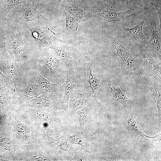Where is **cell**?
I'll return each instance as SVG.
<instances>
[{
  "label": "cell",
  "instance_id": "6da1fadb",
  "mask_svg": "<svg viewBox=\"0 0 161 161\" xmlns=\"http://www.w3.org/2000/svg\"><path fill=\"white\" fill-rule=\"evenodd\" d=\"M5 44L8 53L13 55L14 63L23 73L28 64V59L23 40V32L16 20L15 14L9 12L4 18Z\"/></svg>",
  "mask_w": 161,
  "mask_h": 161
},
{
  "label": "cell",
  "instance_id": "7a4b0ae2",
  "mask_svg": "<svg viewBox=\"0 0 161 161\" xmlns=\"http://www.w3.org/2000/svg\"><path fill=\"white\" fill-rule=\"evenodd\" d=\"M0 72L13 83L15 91L26 86L28 83V78L16 66L6 47L0 52Z\"/></svg>",
  "mask_w": 161,
  "mask_h": 161
},
{
  "label": "cell",
  "instance_id": "3957f363",
  "mask_svg": "<svg viewBox=\"0 0 161 161\" xmlns=\"http://www.w3.org/2000/svg\"><path fill=\"white\" fill-rule=\"evenodd\" d=\"M25 76L34 81L41 88L44 94L63 107L61 87L44 78L35 67L29 66L24 72Z\"/></svg>",
  "mask_w": 161,
  "mask_h": 161
},
{
  "label": "cell",
  "instance_id": "277c9868",
  "mask_svg": "<svg viewBox=\"0 0 161 161\" xmlns=\"http://www.w3.org/2000/svg\"><path fill=\"white\" fill-rule=\"evenodd\" d=\"M36 56L29 60L31 65L34 66L38 64L46 66L56 83L61 87L63 85L66 70H64V67L60 60L51 54Z\"/></svg>",
  "mask_w": 161,
  "mask_h": 161
},
{
  "label": "cell",
  "instance_id": "5b68a950",
  "mask_svg": "<svg viewBox=\"0 0 161 161\" xmlns=\"http://www.w3.org/2000/svg\"><path fill=\"white\" fill-rule=\"evenodd\" d=\"M32 24H25L32 38L39 47H49L55 39V33L43 21H35Z\"/></svg>",
  "mask_w": 161,
  "mask_h": 161
},
{
  "label": "cell",
  "instance_id": "8992f818",
  "mask_svg": "<svg viewBox=\"0 0 161 161\" xmlns=\"http://www.w3.org/2000/svg\"><path fill=\"white\" fill-rule=\"evenodd\" d=\"M122 114L123 123L126 130L138 143H148L157 137V135L151 137L146 135L134 119L133 114L125 108Z\"/></svg>",
  "mask_w": 161,
  "mask_h": 161
},
{
  "label": "cell",
  "instance_id": "52a82bcc",
  "mask_svg": "<svg viewBox=\"0 0 161 161\" xmlns=\"http://www.w3.org/2000/svg\"><path fill=\"white\" fill-rule=\"evenodd\" d=\"M117 55L122 64L131 77L135 75L142 78L144 75L143 69H138L137 62L129 50L122 45H114Z\"/></svg>",
  "mask_w": 161,
  "mask_h": 161
},
{
  "label": "cell",
  "instance_id": "ba28073f",
  "mask_svg": "<svg viewBox=\"0 0 161 161\" xmlns=\"http://www.w3.org/2000/svg\"><path fill=\"white\" fill-rule=\"evenodd\" d=\"M82 81L88 92L95 99L104 112L101 104L97 100L98 92L100 86V80L92 73V66L90 63H85L83 64Z\"/></svg>",
  "mask_w": 161,
  "mask_h": 161
},
{
  "label": "cell",
  "instance_id": "9c48e42d",
  "mask_svg": "<svg viewBox=\"0 0 161 161\" xmlns=\"http://www.w3.org/2000/svg\"><path fill=\"white\" fill-rule=\"evenodd\" d=\"M59 5L62 11H66L79 20L92 17L88 11L82 6H78L73 0H60Z\"/></svg>",
  "mask_w": 161,
  "mask_h": 161
},
{
  "label": "cell",
  "instance_id": "30bf717a",
  "mask_svg": "<svg viewBox=\"0 0 161 161\" xmlns=\"http://www.w3.org/2000/svg\"><path fill=\"white\" fill-rule=\"evenodd\" d=\"M96 13L101 20L108 23L114 21L118 22L129 18L134 14L135 10L131 9L124 11L114 12L101 9H97Z\"/></svg>",
  "mask_w": 161,
  "mask_h": 161
},
{
  "label": "cell",
  "instance_id": "8fae6325",
  "mask_svg": "<svg viewBox=\"0 0 161 161\" xmlns=\"http://www.w3.org/2000/svg\"><path fill=\"white\" fill-rule=\"evenodd\" d=\"M76 80L73 67L67 69L63 83L64 94L62 100L63 107L66 111L68 109V102L70 94L74 89H75L76 86Z\"/></svg>",
  "mask_w": 161,
  "mask_h": 161
},
{
  "label": "cell",
  "instance_id": "7c38bea8",
  "mask_svg": "<svg viewBox=\"0 0 161 161\" xmlns=\"http://www.w3.org/2000/svg\"><path fill=\"white\" fill-rule=\"evenodd\" d=\"M107 87L113 97L121 104L124 108L128 111H131L134 108L135 103L126 96L118 86L112 83H109Z\"/></svg>",
  "mask_w": 161,
  "mask_h": 161
},
{
  "label": "cell",
  "instance_id": "4fadbf2b",
  "mask_svg": "<svg viewBox=\"0 0 161 161\" xmlns=\"http://www.w3.org/2000/svg\"><path fill=\"white\" fill-rule=\"evenodd\" d=\"M62 43L61 40L55 39L49 48L53 50L62 65L66 69L73 67L70 57L63 49Z\"/></svg>",
  "mask_w": 161,
  "mask_h": 161
},
{
  "label": "cell",
  "instance_id": "5bb4252c",
  "mask_svg": "<svg viewBox=\"0 0 161 161\" xmlns=\"http://www.w3.org/2000/svg\"><path fill=\"white\" fill-rule=\"evenodd\" d=\"M22 3L24 6L23 19L25 23L35 21L38 13L36 0H26Z\"/></svg>",
  "mask_w": 161,
  "mask_h": 161
},
{
  "label": "cell",
  "instance_id": "9a60e30c",
  "mask_svg": "<svg viewBox=\"0 0 161 161\" xmlns=\"http://www.w3.org/2000/svg\"><path fill=\"white\" fill-rule=\"evenodd\" d=\"M144 21H142L135 26L131 28L123 27V30L131 39L145 45H148V41L143 34V27Z\"/></svg>",
  "mask_w": 161,
  "mask_h": 161
},
{
  "label": "cell",
  "instance_id": "2e32d148",
  "mask_svg": "<svg viewBox=\"0 0 161 161\" xmlns=\"http://www.w3.org/2000/svg\"><path fill=\"white\" fill-rule=\"evenodd\" d=\"M86 94L78 92L74 89L69 95L68 102V109L76 110L85 106L87 102Z\"/></svg>",
  "mask_w": 161,
  "mask_h": 161
},
{
  "label": "cell",
  "instance_id": "e0dca14e",
  "mask_svg": "<svg viewBox=\"0 0 161 161\" xmlns=\"http://www.w3.org/2000/svg\"><path fill=\"white\" fill-rule=\"evenodd\" d=\"M149 19L151 24V35L148 44L151 43L154 51L160 59L161 47L156 25L154 19H151L149 17Z\"/></svg>",
  "mask_w": 161,
  "mask_h": 161
},
{
  "label": "cell",
  "instance_id": "ac0fdd59",
  "mask_svg": "<svg viewBox=\"0 0 161 161\" xmlns=\"http://www.w3.org/2000/svg\"><path fill=\"white\" fill-rule=\"evenodd\" d=\"M144 62L148 68L155 76L161 78V69L157 64L147 53L142 51L141 52Z\"/></svg>",
  "mask_w": 161,
  "mask_h": 161
},
{
  "label": "cell",
  "instance_id": "d6986e66",
  "mask_svg": "<svg viewBox=\"0 0 161 161\" xmlns=\"http://www.w3.org/2000/svg\"><path fill=\"white\" fill-rule=\"evenodd\" d=\"M30 103L32 105L43 108H50L55 106L52 100L43 93L37 98L32 100Z\"/></svg>",
  "mask_w": 161,
  "mask_h": 161
},
{
  "label": "cell",
  "instance_id": "ffe728a7",
  "mask_svg": "<svg viewBox=\"0 0 161 161\" xmlns=\"http://www.w3.org/2000/svg\"><path fill=\"white\" fill-rule=\"evenodd\" d=\"M62 11L66 18L65 30L66 32L69 34L75 32L77 30L78 26V24L81 20L76 18L66 11Z\"/></svg>",
  "mask_w": 161,
  "mask_h": 161
},
{
  "label": "cell",
  "instance_id": "44dd1931",
  "mask_svg": "<svg viewBox=\"0 0 161 161\" xmlns=\"http://www.w3.org/2000/svg\"><path fill=\"white\" fill-rule=\"evenodd\" d=\"M153 98L156 104L158 112V119L159 126L160 127L161 124V94L160 90L156 81L153 83V88L152 90Z\"/></svg>",
  "mask_w": 161,
  "mask_h": 161
},
{
  "label": "cell",
  "instance_id": "7402d4cb",
  "mask_svg": "<svg viewBox=\"0 0 161 161\" xmlns=\"http://www.w3.org/2000/svg\"><path fill=\"white\" fill-rule=\"evenodd\" d=\"M76 114L80 127L82 128L85 125L88 121V109L86 106L78 109Z\"/></svg>",
  "mask_w": 161,
  "mask_h": 161
},
{
  "label": "cell",
  "instance_id": "603a6c76",
  "mask_svg": "<svg viewBox=\"0 0 161 161\" xmlns=\"http://www.w3.org/2000/svg\"><path fill=\"white\" fill-rule=\"evenodd\" d=\"M26 0H8L4 4H3L4 13L6 16L7 14L16 6L21 4Z\"/></svg>",
  "mask_w": 161,
  "mask_h": 161
},
{
  "label": "cell",
  "instance_id": "cb8c5ba5",
  "mask_svg": "<svg viewBox=\"0 0 161 161\" xmlns=\"http://www.w3.org/2000/svg\"><path fill=\"white\" fill-rule=\"evenodd\" d=\"M73 143L79 145L83 148H85L84 143L80 137L76 134H73L70 137Z\"/></svg>",
  "mask_w": 161,
  "mask_h": 161
},
{
  "label": "cell",
  "instance_id": "d4e9b609",
  "mask_svg": "<svg viewBox=\"0 0 161 161\" xmlns=\"http://www.w3.org/2000/svg\"><path fill=\"white\" fill-rule=\"evenodd\" d=\"M3 6L0 4V32L4 31V28L5 24L4 19L5 16L4 13Z\"/></svg>",
  "mask_w": 161,
  "mask_h": 161
},
{
  "label": "cell",
  "instance_id": "484cf974",
  "mask_svg": "<svg viewBox=\"0 0 161 161\" xmlns=\"http://www.w3.org/2000/svg\"><path fill=\"white\" fill-rule=\"evenodd\" d=\"M150 3L153 5L156 8L157 12V15L159 17L160 24V29H161V3L155 0H151Z\"/></svg>",
  "mask_w": 161,
  "mask_h": 161
},
{
  "label": "cell",
  "instance_id": "4316f807",
  "mask_svg": "<svg viewBox=\"0 0 161 161\" xmlns=\"http://www.w3.org/2000/svg\"><path fill=\"white\" fill-rule=\"evenodd\" d=\"M60 146L61 150L64 151H66L69 148V145L66 139L64 137L60 140Z\"/></svg>",
  "mask_w": 161,
  "mask_h": 161
},
{
  "label": "cell",
  "instance_id": "83f0119b",
  "mask_svg": "<svg viewBox=\"0 0 161 161\" xmlns=\"http://www.w3.org/2000/svg\"><path fill=\"white\" fill-rule=\"evenodd\" d=\"M4 31L0 32V51L6 47Z\"/></svg>",
  "mask_w": 161,
  "mask_h": 161
},
{
  "label": "cell",
  "instance_id": "f1b7e54d",
  "mask_svg": "<svg viewBox=\"0 0 161 161\" xmlns=\"http://www.w3.org/2000/svg\"><path fill=\"white\" fill-rule=\"evenodd\" d=\"M92 0H75V3H78L80 4L83 5V6H88L92 1Z\"/></svg>",
  "mask_w": 161,
  "mask_h": 161
},
{
  "label": "cell",
  "instance_id": "f546056e",
  "mask_svg": "<svg viewBox=\"0 0 161 161\" xmlns=\"http://www.w3.org/2000/svg\"><path fill=\"white\" fill-rule=\"evenodd\" d=\"M46 0H37L36 3L37 7L44 4Z\"/></svg>",
  "mask_w": 161,
  "mask_h": 161
},
{
  "label": "cell",
  "instance_id": "4dcf8cb0",
  "mask_svg": "<svg viewBox=\"0 0 161 161\" xmlns=\"http://www.w3.org/2000/svg\"><path fill=\"white\" fill-rule=\"evenodd\" d=\"M127 4H129L134 2V0H125Z\"/></svg>",
  "mask_w": 161,
  "mask_h": 161
},
{
  "label": "cell",
  "instance_id": "1f68e13d",
  "mask_svg": "<svg viewBox=\"0 0 161 161\" xmlns=\"http://www.w3.org/2000/svg\"><path fill=\"white\" fill-rule=\"evenodd\" d=\"M0 73H1H1L0 72ZM1 75H2V74Z\"/></svg>",
  "mask_w": 161,
  "mask_h": 161
}]
</instances>
